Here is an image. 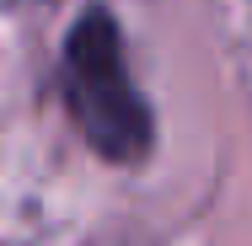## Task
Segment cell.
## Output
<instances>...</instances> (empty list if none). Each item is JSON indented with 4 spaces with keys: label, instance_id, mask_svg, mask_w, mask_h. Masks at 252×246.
Listing matches in <instances>:
<instances>
[{
    "label": "cell",
    "instance_id": "obj_1",
    "mask_svg": "<svg viewBox=\"0 0 252 246\" xmlns=\"http://www.w3.org/2000/svg\"><path fill=\"white\" fill-rule=\"evenodd\" d=\"M64 102L81 139L97 155L140 161L151 150V107L124 64V38L107 11H86L64 38Z\"/></svg>",
    "mask_w": 252,
    "mask_h": 246
}]
</instances>
